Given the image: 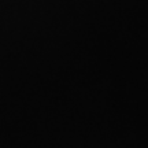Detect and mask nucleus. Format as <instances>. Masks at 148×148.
<instances>
[]
</instances>
